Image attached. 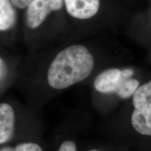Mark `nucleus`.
I'll return each instance as SVG.
<instances>
[{
	"label": "nucleus",
	"instance_id": "f257e3e1",
	"mask_svg": "<svg viewBox=\"0 0 151 151\" xmlns=\"http://www.w3.org/2000/svg\"><path fill=\"white\" fill-rule=\"evenodd\" d=\"M101 129L109 141L131 150L151 149V80L109 116Z\"/></svg>",
	"mask_w": 151,
	"mask_h": 151
},
{
	"label": "nucleus",
	"instance_id": "f03ea898",
	"mask_svg": "<svg viewBox=\"0 0 151 151\" xmlns=\"http://www.w3.org/2000/svg\"><path fill=\"white\" fill-rule=\"evenodd\" d=\"M95 68V60L83 45H72L52 58L43 76V84L51 92L62 91L89 78Z\"/></svg>",
	"mask_w": 151,
	"mask_h": 151
},
{
	"label": "nucleus",
	"instance_id": "7ed1b4c3",
	"mask_svg": "<svg viewBox=\"0 0 151 151\" xmlns=\"http://www.w3.org/2000/svg\"><path fill=\"white\" fill-rule=\"evenodd\" d=\"M132 67L109 68L100 71L93 81V107L108 116L128 101L141 86Z\"/></svg>",
	"mask_w": 151,
	"mask_h": 151
},
{
	"label": "nucleus",
	"instance_id": "20e7f679",
	"mask_svg": "<svg viewBox=\"0 0 151 151\" xmlns=\"http://www.w3.org/2000/svg\"><path fill=\"white\" fill-rule=\"evenodd\" d=\"M37 113L27 105L0 101V146L27 138L43 135Z\"/></svg>",
	"mask_w": 151,
	"mask_h": 151
},
{
	"label": "nucleus",
	"instance_id": "39448f33",
	"mask_svg": "<svg viewBox=\"0 0 151 151\" xmlns=\"http://www.w3.org/2000/svg\"><path fill=\"white\" fill-rule=\"evenodd\" d=\"M64 0H32L25 9L24 23L29 29H39L52 13L63 8Z\"/></svg>",
	"mask_w": 151,
	"mask_h": 151
},
{
	"label": "nucleus",
	"instance_id": "423d86ee",
	"mask_svg": "<svg viewBox=\"0 0 151 151\" xmlns=\"http://www.w3.org/2000/svg\"><path fill=\"white\" fill-rule=\"evenodd\" d=\"M67 13L80 20L91 18L99 9V0H64Z\"/></svg>",
	"mask_w": 151,
	"mask_h": 151
},
{
	"label": "nucleus",
	"instance_id": "0eeeda50",
	"mask_svg": "<svg viewBox=\"0 0 151 151\" xmlns=\"http://www.w3.org/2000/svg\"><path fill=\"white\" fill-rule=\"evenodd\" d=\"M0 151H47V148L43 135H41L1 146Z\"/></svg>",
	"mask_w": 151,
	"mask_h": 151
},
{
	"label": "nucleus",
	"instance_id": "6e6552de",
	"mask_svg": "<svg viewBox=\"0 0 151 151\" xmlns=\"http://www.w3.org/2000/svg\"><path fill=\"white\" fill-rule=\"evenodd\" d=\"M16 9L11 0H0V32H7L15 27Z\"/></svg>",
	"mask_w": 151,
	"mask_h": 151
},
{
	"label": "nucleus",
	"instance_id": "1a4fd4ad",
	"mask_svg": "<svg viewBox=\"0 0 151 151\" xmlns=\"http://www.w3.org/2000/svg\"><path fill=\"white\" fill-rule=\"evenodd\" d=\"M84 151H131V149L125 145L108 141L106 143H95L88 146Z\"/></svg>",
	"mask_w": 151,
	"mask_h": 151
},
{
	"label": "nucleus",
	"instance_id": "9d476101",
	"mask_svg": "<svg viewBox=\"0 0 151 151\" xmlns=\"http://www.w3.org/2000/svg\"><path fill=\"white\" fill-rule=\"evenodd\" d=\"M55 151H80L78 141L74 136L65 135L59 141Z\"/></svg>",
	"mask_w": 151,
	"mask_h": 151
},
{
	"label": "nucleus",
	"instance_id": "9b49d317",
	"mask_svg": "<svg viewBox=\"0 0 151 151\" xmlns=\"http://www.w3.org/2000/svg\"><path fill=\"white\" fill-rule=\"evenodd\" d=\"M11 1L17 9L24 10L27 8V6L32 0H11Z\"/></svg>",
	"mask_w": 151,
	"mask_h": 151
},
{
	"label": "nucleus",
	"instance_id": "f8f14e48",
	"mask_svg": "<svg viewBox=\"0 0 151 151\" xmlns=\"http://www.w3.org/2000/svg\"><path fill=\"white\" fill-rule=\"evenodd\" d=\"M131 151H151V149H148V150H131Z\"/></svg>",
	"mask_w": 151,
	"mask_h": 151
}]
</instances>
